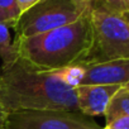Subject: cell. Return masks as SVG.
Returning <instances> with one entry per match:
<instances>
[{"label":"cell","mask_w":129,"mask_h":129,"mask_svg":"<svg viewBox=\"0 0 129 129\" xmlns=\"http://www.w3.org/2000/svg\"><path fill=\"white\" fill-rule=\"evenodd\" d=\"M5 111L3 110L2 105H0V129H5Z\"/></svg>","instance_id":"cell-14"},{"label":"cell","mask_w":129,"mask_h":129,"mask_svg":"<svg viewBox=\"0 0 129 129\" xmlns=\"http://www.w3.org/2000/svg\"><path fill=\"white\" fill-rule=\"evenodd\" d=\"M5 129H103L90 116L69 110H25L9 113Z\"/></svg>","instance_id":"cell-5"},{"label":"cell","mask_w":129,"mask_h":129,"mask_svg":"<svg viewBox=\"0 0 129 129\" xmlns=\"http://www.w3.org/2000/svg\"><path fill=\"white\" fill-rule=\"evenodd\" d=\"M0 58L2 67L9 66L18 59V53L10 37V25L7 23H0Z\"/></svg>","instance_id":"cell-9"},{"label":"cell","mask_w":129,"mask_h":129,"mask_svg":"<svg viewBox=\"0 0 129 129\" xmlns=\"http://www.w3.org/2000/svg\"><path fill=\"white\" fill-rule=\"evenodd\" d=\"M104 116L106 119V123H109L110 120L118 116L129 118V89L128 87L121 86L115 92V95L109 103V106Z\"/></svg>","instance_id":"cell-8"},{"label":"cell","mask_w":129,"mask_h":129,"mask_svg":"<svg viewBox=\"0 0 129 129\" xmlns=\"http://www.w3.org/2000/svg\"><path fill=\"white\" fill-rule=\"evenodd\" d=\"M119 85H81L75 87L77 110L86 116L105 115L110 100Z\"/></svg>","instance_id":"cell-7"},{"label":"cell","mask_w":129,"mask_h":129,"mask_svg":"<svg viewBox=\"0 0 129 129\" xmlns=\"http://www.w3.org/2000/svg\"><path fill=\"white\" fill-rule=\"evenodd\" d=\"M19 15L20 13L14 0H0V23H7L13 28Z\"/></svg>","instance_id":"cell-11"},{"label":"cell","mask_w":129,"mask_h":129,"mask_svg":"<svg viewBox=\"0 0 129 129\" xmlns=\"http://www.w3.org/2000/svg\"><path fill=\"white\" fill-rule=\"evenodd\" d=\"M0 105L5 114L25 110L79 111L75 87L59 71H41L19 58L0 70Z\"/></svg>","instance_id":"cell-1"},{"label":"cell","mask_w":129,"mask_h":129,"mask_svg":"<svg viewBox=\"0 0 129 129\" xmlns=\"http://www.w3.org/2000/svg\"><path fill=\"white\" fill-rule=\"evenodd\" d=\"M18 57L41 71H61L80 63L92 44L90 12L76 22L24 39H14Z\"/></svg>","instance_id":"cell-2"},{"label":"cell","mask_w":129,"mask_h":129,"mask_svg":"<svg viewBox=\"0 0 129 129\" xmlns=\"http://www.w3.org/2000/svg\"><path fill=\"white\" fill-rule=\"evenodd\" d=\"M126 4H128V8H129V0H126Z\"/></svg>","instance_id":"cell-16"},{"label":"cell","mask_w":129,"mask_h":129,"mask_svg":"<svg viewBox=\"0 0 129 129\" xmlns=\"http://www.w3.org/2000/svg\"><path fill=\"white\" fill-rule=\"evenodd\" d=\"M103 129H129V118L126 116H118L109 123H106L105 128Z\"/></svg>","instance_id":"cell-12"},{"label":"cell","mask_w":129,"mask_h":129,"mask_svg":"<svg viewBox=\"0 0 129 129\" xmlns=\"http://www.w3.org/2000/svg\"><path fill=\"white\" fill-rule=\"evenodd\" d=\"M15 4H17V8L19 10V13H24L25 10H28L29 8H32L33 5H36L38 2L41 0H14Z\"/></svg>","instance_id":"cell-13"},{"label":"cell","mask_w":129,"mask_h":129,"mask_svg":"<svg viewBox=\"0 0 129 129\" xmlns=\"http://www.w3.org/2000/svg\"><path fill=\"white\" fill-rule=\"evenodd\" d=\"M71 86L81 85H119L129 82V59H116L94 63H76L59 71Z\"/></svg>","instance_id":"cell-6"},{"label":"cell","mask_w":129,"mask_h":129,"mask_svg":"<svg viewBox=\"0 0 129 129\" xmlns=\"http://www.w3.org/2000/svg\"><path fill=\"white\" fill-rule=\"evenodd\" d=\"M124 86H125V87H128V89H129V82H128V84H125V85H124Z\"/></svg>","instance_id":"cell-15"},{"label":"cell","mask_w":129,"mask_h":129,"mask_svg":"<svg viewBox=\"0 0 129 129\" xmlns=\"http://www.w3.org/2000/svg\"><path fill=\"white\" fill-rule=\"evenodd\" d=\"M90 12L79 0H41L22 13L13 29L14 39H24L71 24Z\"/></svg>","instance_id":"cell-4"},{"label":"cell","mask_w":129,"mask_h":129,"mask_svg":"<svg viewBox=\"0 0 129 129\" xmlns=\"http://www.w3.org/2000/svg\"><path fill=\"white\" fill-rule=\"evenodd\" d=\"M92 44L80 63L129 59V17L104 12H90Z\"/></svg>","instance_id":"cell-3"},{"label":"cell","mask_w":129,"mask_h":129,"mask_svg":"<svg viewBox=\"0 0 129 129\" xmlns=\"http://www.w3.org/2000/svg\"><path fill=\"white\" fill-rule=\"evenodd\" d=\"M90 12L91 10H104L120 15L129 17V8L126 0H79Z\"/></svg>","instance_id":"cell-10"}]
</instances>
